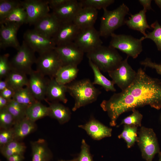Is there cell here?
<instances>
[{"label":"cell","instance_id":"cell-17","mask_svg":"<svg viewBox=\"0 0 161 161\" xmlns=\"http://www.w3.org/2000/svg\"><path fill=\"white\" fill-rule=\"evenodd\" d=\"M79 1L68 0L66 3L52 10V13L62 23L73 21L82 8Z\"/></svg>","mask_w":161,"mask_h":161},{"label":"cell","instance_id":"cell-27","mask_svg":"<svg viewBox=\"0 0 161 161\" xmlns=\"http://www.w3.org/2000/svg\"><path fill=\"white\" fill-rule=\"evenodd\" d=\"M49 107L38 101L27 108L26 117L35 122L38 119L49 116Z\"/></svg>","mask_w":161,"mask_h":161},{"label":"cell","instance_id":"cell-37","mask_svg":"<svg viewBox=\"0 0 161 161\" xmlns=\"http://www.w3.org/2000/svg\"><path fill=\"white\" fill-rule=\"evenodd\" d=\"M83 7H90L96 10L104 9L114 2V0H81L79 1Z\"/></svg>","mask_w":161,"mask_h":161},{"label":"cell","instance_id":"cell-23","mask_svg":"<svg viewBox=\"0 0 161 161\" xmlns=\"http://www.w3.org/2000/svg\"><path fill=\"white\" fill-rule=\"evenodd\" d=\"M49 116L56 120L61 124L68 122L71 117V112L69 109L58 102L49 103Z\"/></svg>","mask_w":161,"mask_h":161},{"label":"cell","instance_id":"cell-18","mask_svg":"<svg viewBox=\"0 0 161 161\" xmlns=\"http://www.w3.org/2000/svg\"><path fill=\"white\" fill-rule=\"evenodd\" d=\"M78 127L84 130L92 139L100 140L112 136V130L92 117L86 123Z\"/></svg>","mask_w":161,"mask_h":161},{"label":"cell","instance_id":"cell-40","mask_svg":"<svg viewBox=\"0 0 161 161\" xmlns=\"http://www.w3.org/2000/svg\"><path fill=\"white\" fill-rule=\"evenodd\" d=\"M14 140H15V137L13 127L1 129L0 132V147Z\"/></svg>","mask_w":161,"mask_h":161},{"label":"cell","instance_id":"cell-4","mask_svg":"<svg viewBox=\"0 0 161 161\" xmlns=\"http://www.w3.org/2000/svg\"><path fill=\"white\" fill-rule=\"evenodd\" d=\"M99 32L100 36L107 38L117 29L125 24V17L129 14V9L124 3L112 10L103 9Z\"/></svg>","mask_w":161,"mask_h":161},{"label":"cell","instance_id":"cell-35","mask_svg":"<svg viewBox=\"0 0 161 161\" xmlns=\"http://www.w3.org/2000/svg\"><path fill=\"white\" fill-rule=\"evenodd\" d=\"M150 26L153 29V31L146 33L145 36L143 37V39L148 38L152 40L156 44L158 50L161 51V25L156 21Z\"/></svg>","mask_w":161,"mask_h":161},{"label":"cell","instance_id":"cell-48","mask_svg":"<svg viewBox=\"0 0 161 161\" xmlns=\"http://www.w3.org/2000/svg\"><path fill=\"white\" fill-rule=\"evenodd\" d=\"M10 86L6 80L4 79V80L0 79V92H1Z\"/></svg>","mask_w":161,"mask_h":161},{"label":"cell","instance_id":"cell-9","mask_svg":"<svg viewBox=\"0 0 161 161\" xmlns=\"http://www.w3.org/2000/svg\"><path fill=\"white\" fill-rule=\"evenodd\" d=\"M129 57L127 56L115 69L108 72L114 84H116L122 91L130 85L136 75L137 72L128 63Z\"/></svg>","mask_w":161,"mask_h":161},{"label":"cell","instance_id":"cell-46","mask_svg":"<svg viewBox=\"0 0 161 161\" xmlns=\"http://www.w3.org/2000/svg\"><path fill=\"white\" fill-rule=\"evenodd\" d=\"M139 1L143 7V9L147 11L150 10H152L151 6V0H139Z\"/></svg>","mask_w":161,"mask_h":161},{"label":"cell","instance_id":"cell-10","mask_svg":"<svg viewBox=\"0 0 161 161\" xmlns=\"http://www.w3.org/2000/svg\"><path fill=\"white\" fill-rule=\"evenodd\" d=\"M100 37L99 31L93 26L80 29L74 42L87 53L102 45Z\"/></svg>","mask_w":161,"mask_h":161},{"label":"cell","instance_id":"cell-12","mask_svg":"<svg viewBox=\"0 0 161 161\" xmlns=\"http://www.w3.org/2000/svg\"><path fill=\"white\" fill-rule=\"evenodd\" d=\"M23 39L32 49L39 54L54 49L56 47L52 38L46 37L34 29L26 31Z\"/></svg>","mask_w":161,"mask_h":161},{"label":"cell","instance_id":"cell-11","mask_svg":"<svg viewBox=\"0 0 161 161\" xmlns=\"http://www.w3.org/2000/svg\"><path fill=\"white\" fill-rule=\"evenodd\" d=\"M21 2L27 13V24L30 25H34L50 13L47 0H24Z\"/></svg>","mask_w":161,"mask_h":161},{"label":"cell","instance_id":"cell-52","mask_svg":"<svg viewBox=\"0 0 161 161\" xmlns=\"http://www.w3.org/2000/svg\"></svg>","mask_w":161,"mask_h":161},{"label":"cell","instance_id":"cell-44","mask_svg":"<svg viewBox=\"0 0 161 161\" xmlns=\"http://www.w3.org/2000/svg\"><path fill=\"white\" fill-rule=\"evenodd\" d=\"M48 2L52 10L59 7L66 3L68 0H48Z\"/></svg>","mask_w":161,"mask_h":161},{"label":"cell","instance_id":"cell-33","mask_svg":"<svg viewBox=\"0 0 161 161\" xmlns=\"http://www.w3.org/2000/svg\"><path fill=\"white\" fill-rule=\"evenodd\" d=\"M6 107L14 117L16 122L26 117L27 108L13 99L10 101Z\"/></svg>","mask_w":161,"mask_h":161},{"label":"cell","instance_id":"cell-20","mask_svg":"<svg viewBox=\"0 0 161 161\" xmlns=\"http://www.w3.org/2000/svg\"><path fill=\"white\" fill-rule=\"evenodd\" d=\"M66 85L59 84L54 78H50L48 84L45 100L52 102L61 101L66 103L68 100L66 95Z\"/></svg>","mask_w":161,"mask_h":161},{"label":"cell","instance_id":"cell-43","mask_svg":"<svg viewBox=\"0 0 161 161\" xmlns=\"http://www.w3.org/2000/svg\"><path fill=\"white\" fill-rule=\"evenodd\" d=\"M16 90L9 87L0 92V96L8 100H11L14 95Z\"/></svg>","mask_w":161,"mask_h":161},{"label":"cell","instance_id":"cell-19","mask_svg":"<svg viewBox=\"0 0 161 161\" xmlns=\"http://www.w3.org/2000/svg\"><path fill=\"white\" fill-rule=\"evenodd\" d=\"M61 23L52 13H50L36 23L33 29L46 37L52 38Z\"/></svg>","mask_w":161,"mask_h":161},{"label":"cell","instance_id":"cell-16","mask_svg":"<svg viewBox=\"0 0 161 161\" xmlns=\"http://www.w3.org/2000/svg\"><path fill=\"white\" fill-rule=\"evenodd\" d=\"M80 30L73 21L61 23L52 38L56 46L73 42Z\"/></svg>","mask_w":161,"mask_h":161},{"label":"cell","instance_id":"cell-3","mask_svg":"<svg viewBox=\"0 0 161 161\" xmlns=\"http://www.w3.org/2000/svg\"><path fill=\"white\" fill-rule=\"evenodd\" d=\"M90 60L99 68L104 72L115 69L123 61V58L116 49L103 45L86 53Z\"/></svg>","mask_w":161,"mask_h":161},{"label":"cell","instance_id":"cell-42","mask_svg":"<svg viewBox=\"0 0 161 161\" xmlns=\"http://www.w3.org/2000/svg\"><path fill=\"white\" fill-rule=\"evenodd\" d=\"M140 64L145 67H149L155 69L157 73L161 75V64H158L152 61L150 58H147L140 61Z\"/></svg>","mask_w":161,"mask_h":161},{"label":"cell","instance_id":"cell-22","mask_svg":"<svg viewBox=\"0 0 161 161\" xmlns=\"http://www.w3.org/2000/svg\"><path fill=\"white\" fill-rule=\"evenodd\" d=\"M147 11L143 9L138 13L134 15L130 14L128 19L126 20L125 21V24L129 28L140 32L144 36L146 35V30L151 29L147 21L146 16Z\"/></svg>","mask_w":161,"mask_h":161},{"label":"cell","instance_id":"cell-38","mask_svg":"<svg viewBox=\"0 0 161 161\" xmlns=\"http://www.w3.org/2000/svg\"><path fill=\"white\" fill-rule=\"evenodd\" d=\"M132 111V114L123 120L121 124L137 127L141 126L143 115L136 109H133Z\"/></svg>","mask_w":161,"mask_h":161},{"label":"cell","instance_id":"cell-21","mask_svg":"<svg viewBox=\"0 0 161 161\" xmlns=\"http://www.w3.org/2000/svg\"><path fill=\"white\" fill-rule=\"evenodd\" d=\"M97 15V10L90 7H82L73 21L80 29L93 27Z\"/></svg>","mask_w":161,"mask_h":161},{"label":"cell","instance_id":"cell-45","mask_svg":"<svg viewBox=\"0 0 161 161\" xmlns=\"http://www.w3.org/2000/svg\"><path fill=\"white\" fill-rule=\"evenodd\" d=\"M6 159L7 161H23L24 157L23 154H17L11 156Z\"/></svg>","mask_w":161,"mask_h":161},{"label":"cell","instance_id":"cell-6","mask_svg":"<svg viewBox=\"0 0 161 161\" xmlns=\"http://www.w3.org/2000/svg\"><path fill=\"white\" fill-rule=\"evenodd\" d=\"M137 142L143 158L146 161H152L156 154L161 155L157 139L153 130L144 127L140 128Z\"/></svg>","mask_w":161,"mask_h":161},{"label":"cell","instance_id":"cell-49","mask_svg":"<svg viewBox=\"0 0 161 161\" xmlns=\"http://www.w3.org/2000/svg\"><path fill=\"white\" fill-rule=\"evenodd\" d=\"M154 1L161 10V0H155Z\"/></svg>","mask_w":161,"mask_h":161},{"label":"cell","instance_id":"cell-7","mask_svg":"<svg viewBox=\"0 0 161 161\" xmlns=\"http://www.w3.org/2000/svg\"><path fill=\"white\" fill-rule=\"evenodd\" d=\"M35 53L23 40L17 53L10 61L12 70L29 75L33 70L32 65L36 61Z\"/></svg>","mask_w":161,"mask_h":161},{"label":"cell","instance_id":"cell-28","mask_svg":"<svg viewBox=\"0 0 161 161\" xmlns=\"http://www.w3.org/2000/svg\"><path fill=\"white\" fill-rule=\"evenodd\" d=\"M10 87L15 90L28 85L29 78L24 73L12 70L5 78Z\"/></svg>","mask_w":161,"mask_h":161},{"label":"cell","instance_id":"cell-47","mask_svg":"<svg viewBox=\"0 0 161 161\" xmlns=\"http://www.w3.org/2000/svg\"><path fill=\"white\" fill-rule=\"evenodd\" d=\"M10 100L0 96V109L7 107Z\"/></svg>","mask_w":161,"mask_h":161},{"label":"cell","instance_id":"cell-15","mask_svg":"<svg viewBox=\"0 0 161 161\" xmlns=\"http://www.w3.org/2000/svg\"><path fill=\"white\" fill-rule=\"evenodd\" d=\"M29 75L30 90L38 101L45 100L49 79L37 70H33Z\"/></svg>","mask_w":161,"mask_h":161},{"label":"cell","instance_id":"cell-32","mask_svg":"<svg viewBox=\"0 0 161 161\" xmlns=\"http://www.w3.org/2000/svg\"><path fill=\"white\" fill-rule=\"evenodd\" d=\"M137 128L136 126L124 125L123 131L118 136V138L123 139L125 140L128 148H131L137 142Z\"/></svg>","mask_w":161,"mask_h":161},{"label":"cell","instance_id":"cell-29","mask_svg":"<svg viewBox=\"0 0 161 161\" xmlns=\"http://www.w3.org/2000/svg\"><path fill=\"white\" fill-rule=\"evenodd\" d=\"M14 23L20 24H27V15L22 5L15 8L6 17L0 21V24Z\"/></svg>","mask_w":161,"mask_h":161},{"label":"cell","instance_id":"cell-26","mask_svg":"<svg viewBox=\"0 0 161 161\" xmlns=\"http://www.w3.org/2000/svg\"><path fill=\"white\" fill-rule=\"evenodd\" d=\"M89 64L94 75V80L92 82L95 84L101 86L107 91L115 92L114 84L112 80L108 79L101 72L98 67L90 60L89 59Z\"/></svg>","mask_w":161,"mask_h":161},{"label":"cell","instance_id":"cell-50","mask_svg":"<svg viewBox=\"0 0 161 161\" xmlns=\"http://www.w3.org/2000/svg\"><path fill=\"white\" fill-rule=\"evenodd\" d=\"M78 158L77 157L75 158L72 160H61L60 161H77Z\"/></svg>","mask_w":161,"mask_h":161},{"label":"cell","instance_id":"cell-36","mask_svg":"<svg viewBox=\"0 0 161 161\" xmlns=\"http://www.w3.org/2000/svg\"><path fill=\"white\" fill-rule=\"evenodd\" d=\"M16 123L15 119L7 109L5 107L0 109V127L1 129L12 128Z\"/></svg>","mask_w":161,"mask_h":161},{"label":"cell","instance_id":"cell-41","mask_svg":"<svg viewBox=\"0 0 161 161\" xmlns=\"http://www.w3.org/2000/svg\"><path fill=\"white\" fill-rule=\"evenodd\" d=\"M80 148L77 161H93L90 152L89 146L84 139L82 140Z\"/></svg>","mask_w":161,"mask_h":161},{"label":"cell","instance_id":"cell-30","mask_svg":"<svg viewBox=\"0 0 161 161\" xmlns=\"http://www.w3.org/2000/svg\"><path fill=\"white\" fill-rule=\"evenodd\" d=\"M12 99L27 108L38 101L28 86L16 90Z\"/></svg>","mask_w":161,"mask_h":161},{"label":"cell","instance_id":"cell-14","mask_svg":"<svg viewBox=\"0 0 161 161\" xmlns=\"http://www.w3.org/2000/svg\"><path fill=\"white\" fill-rule=\"evenodd\" d=\"M21 24L14 23L0 24V48L4 49L9 47L17 50L20 45L17 37V32Z\"/></svg>","mask_w":161,"mask_h":161},{"label":"cell","instance_id":"cell-39","mask_svg":"<svg viewBox=\"0 0 161 161\" xmlns=\"http://www.w3.org/2000/svg\"><path fill=\"white\" fill-rule=\"evenodd\" d=\"M9 53H6L0 56V79L6 77L12 70L10 62L9 61Z\"/></svg>","mask_w":161,"mask_h":161},{"label":"cell","instance_id":"cell-34","mask_svg":"<svg viewBox=\"0 0 161 161\" xmlns=\"http://www.w3.org/2000/svg\"><path fill=\"white\" fill-rule=\"evenodd\" d=\"M21 5V1L16 0H0V21L10 12Z\"/></svg>","mask_w":161,"mask_h":161},{"label":"cell","instance_id":"cell-1","mask_svg":"<svg viewBox=\"0 0 161 161\" xmlns=\"http://www.w3.org/2000/svg\"><path fill=\"white\" fill-rule=\"evenodd\" d=\"M110 119V125L116 124V121L123 113L139 107L149 105L157 110L161 109V80L148 75L139 68L132 83L126 89L114 93L100 104Z\"/></svg>","mask_w":161,"mask_h":161},{"label":"cell","instance_id":"cell-2","mask_svg":"<svg viewBox=\"0 0 161 161\" xmlns=\"http://www.w3.org/2000/svg\"><path fill=\"white\" fill-rule=\"evenodd\" d=\"M66 86L67 92L75 100L72 109L74 112L96 101L101 93L89 79L74 80Z\"/></svg>","mask_w":161,"mask_h":161},{"label":"cell","instance_id":"cell-13","mask_svg":"<svg viewBox=\"0 0 161 161\" xmlns=\"http://www.w3.org/2000/svg\"><path fill=\"white\" fill-rule=\"evenodd\" d=\"M55 50L64 65L78 66L83 59L84 52L74 42L56 46Z\"/></svg>","mask_w":161,"mask_h":161},{"label":"cell","instance_id":"cell-8","mask_svg":"<svg viewBox=\"0 0 161 161\" xmlns=\"http://www.w3.org/2000/svg\"><path fill=\"white\" fill-rule=\"evenodd\" d=\"M36 70L50 78H54L60 69L63 65L55 49L39 54L35 62Z\"/></svg>","mask_w":161,"mask_h":161},{"label":"cell","instance_id":"cell-5","mask_svg":"<svg viewBox=\"0 0 161 161\" xmlns=\"http://www.w3.org/2000/svg\"><path fill=\"white\" fill-rule=\"evenodd\" d=\"M110 36L111 38L109 46L119 50L129 57L136 58L143 51L142 41L144 40L143 37L138 39L130 35L116 34L114 33Z\"/></svg>","mask_w":161,"mask_h":161},{"label":"cell","instance_id":"cell-25","mask_svg":"<svg viewBox=\"0 0 161 161\" xmlns=\"http://www.w3.org/2000/svg\"><path fill=\"white\" fill-rule=\"evenodd\" d=\"M78 71V66L64 65L58 71L54 78L59 84L66 85L75 80Z\"/></svg>","mask_w":161,"mask_h":161},{"label":"cell","instance_id":"cell-24","mask_svg":"<svg viewBox=\"0 0 161 161\" xmlns=\"http://www.w3.org/2000/svg\"><path fill=\"white\" fill-rule=\"evenodd\" d=\"M15 140L22 139L34 131L37 128L35 122L27 117L16 122L13 126Z\"/></svg>","mask_w":161,"mask_h":161},{"label":"cell","instance_id":"cell-51","mask_svg":"<svg viewBox=\"0 0 161 161\" xmlns=\"http://www.w3.org/2000/svg\"><path fill=\"white\" fill-rule=\"evenodd\" d=\"M159 159L158 161H161V155L159 156Z\"/></svg>","mask_w":161,"mask_h":161},{"label":"cell","instance_id":"cell-31","mask_svg":"<svg viewBox=\"0 0 161 161\" xmlns=\"http://www.w3.org/2000/svg\"><path fill=\"white\" fill-rule=\"evenodd\" d=\"M26 147L23 143L14 140L0 147L2 154L6 158L11 156L17 154H23Z\"/></svg>","mask_w":161,"mask_h":161}]
</instances>
